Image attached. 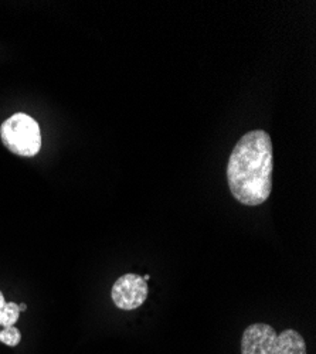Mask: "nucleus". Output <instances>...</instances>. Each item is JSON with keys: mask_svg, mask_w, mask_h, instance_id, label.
Segmentation results:
<instances>
[{"mask_svg": "<svg viewBox=\"0 0 316 354\" xmlns=\"http://www.w3.org/2000/svg\"><path fill=\"white\" fill-rule=\"evenodd\" d=\"M19 309H20V312H26L27 305H26V304H20V305H19Z\"/></svg>", "mask_w": 316, "mask_h": 354, "instance_id": "nucleus-8", "label": "nucleus"}, {"mask_svg": "<svg viewBox=\"0 0 316 354\" xmlns=\"http://www.w3.org/2000/svg\"><path fill=\"white\" fill-rule=\"evenodd\" d=\"M272 142L263 131H250L236 143L227 163V182L233 197L244 205H260L272 192Z\"/></svg>", "mask_w": 316, "mask_h": 354, "instance_id": "nucleus-1", "label": "nucleus"}, {"mask_svg": "<svg viewBox=\"0 0 316 354\" xmlns=\"http://www.w3.org/2000/svg\"><path fill=\"white\" fill-rule=\"evenodd\" d=\"M271 354H308L305 339L294 329H286L277 335Z\"/></svg>", "mask_w": 316, "mask_h": 354, "instance_id": "nucleus-5", "label": "nucleus"}, {"mask_svg": "<svg viewBox=\"0 0 316 354\" xmlns=\"http://www.w3.org/2000/svg\"><path fill=\"white\" fill-rule=\"evenodd\" d=\"M0 342L9 347H16L21 342V333L16 326L3 328V330H0Z\"/></svg>", "mask_w": 316, "mask_h": 354, "instance_id": "nucleus-7", "label": "nucleus"}, {"mask_svg": "<svg viewBox=\"0 0 316 354\" xmlns=\"http://www.w3.org/2000/svg\"><path fill=\"white\" fill-rule=\"evenodd\" d=\"M277 332L267 323H252L241 337V354H271Z\"/></svg>", "mask_w": 316, "mask_h": 354, "instance_id": "nucleus-4", "label": "nucleus"}, {"mask_svg": "<svg viewBox=\"0 0 316 354\" xmlns=\"http://www.w3.org/2000/svg\"><path fill=\"white\" fill-rule=\"evenodd\" d=\"M0 139L8 149L21 158H33L41 149V131L30 115L17 112L0 127Z\"/></svg>", "mask_w": 316, "mask_h": 354, "instance_id": "nucleus-2", "label": "nucleus"}, {"mask_svg": "<svg viewBox=\"0 0 316 354\" xmlns=\"http://www.w3.org/2000/svg\"><path fill=\"white\" fill-rule=\"evenodd\" d=\"M148 282L136 274H125L117 279L111 290L113 305L121 310H135L148 298Z\"/></svg>", "mask_w": 316, "mask_h": 354, "instance_id": "nucleus-3", "label": "nucleus"}, {"mask_svg": "<svg viewBox=\"0 0 316 354\" xmlns=\"http://www.w3.org/2000/svg\"><path fill=\"white\" fill-rule=\"evenodd\" d=\"M19 305L15 302H6L2 290H0V326L10 328L15 326L20 316Z\"/></svg>", "mask_w": 316, "mask_h": 354, "instance_id": "nucleus-6", "label": "nucleus"}, {"mask_svg": "<svg viewBox=\"0 0 316 354\" xmlns=\"http://www.w3.org/2000/svg\"><path fill=\"white\" fill-rule=\"evenodd\" d=\"M149 279H151V277H149V275H145V277H143V281H147V282H148Z\"/></svg>", "mask_w": 316, "mask_h": 354, "instance_id": "nucleus-9", "label": "nucleus"}]
</instances>
